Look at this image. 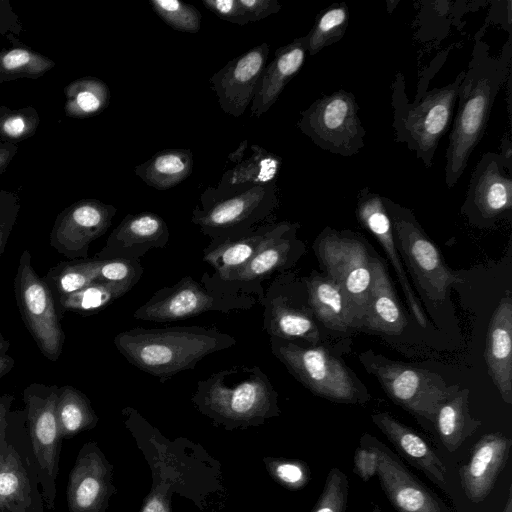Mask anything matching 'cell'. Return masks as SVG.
<instances>
[{"label":"cell","mask_w":512,"mask_h":512,"mask_svg":"<svg viewBox=\"0 0 512 512\" xmlns=\"http://www.w3.org/2000/svg\"><path fill=\"white\" fill-rule=\"evenodd\" d=\"M511 58L510 39L496 56L490 54L482 34L477 33L459 87L458 108L449 134L445 165V182L449 188L457 184L483 137L494 101L510 74Z\"/></svg>","instance_id":"1"},{"label":"cell","mask_w":512,"mask_h":512,"mask_svg":"<svg viewBox=\"0 0 512 512\" xmlns=\"http://www.w3.org/2000/svg\"><path fill=\"white\" fill-rule=\"evenodd\" d=\"M235 344L236 339L230 334L203 326L136 327L114 337L115 347L131 365L161 382Z\"/></svg>","instance_id":"2"},{"label":"cell","mask_w":512,"mask_h":512,"mask_svg":"<svg viewBox=\"0 0 512 512\" xmlns=\"http://www.w3.org/2000/svg\"><path fill=\"white\" fill-rule=\"evenodd\" d=\"M464 71L440 88L418 93L414 102L406 94L404 75L397 72L392 83V127L398 143H405L426 168H431L441 138L447 132Z\"/></svg>","instance_id":"3"},{"label":"cell","mask_w":512,"mask_h":512,"mask_svg":"<svg viewBox=\"0 0 512 512\" xmlns=\"http://www.w3.org/2000/svg\"><path fill=\"white\" fill-rule=\"evenodd\" d=\"M258 299L242 290L221 285L205 272L201 281L190 275L173 286L157 290L133 313V318L157 323H169L199 316L205 312L229 313L249 310Z\"/></svg>","instance_id":"4"},{"label":"cell","mask_w":512,"mask_h":512,"mask_svg":"<svg viewBox=\"0 0 512 512\" xmlns=\"http://www.w3.org/2000/svg\"><path fill=\"white\" fill-rule=\"evenodd\" d=\"M26 414L10 412L0 435V512H47Z\"/></svg>","instance_id":"5"},{"label":"cell","mask_w":512,"mask_h":512,"mask_svg":"<svg viewBox=\"0 0 512 512\" xmlns=\"http://www.w3.org/2000/svg\"><path fill=\"white\" fill-rule=\"evenodd\" d=\"M392 221L396 244L423 298L443 302L452 286L463 282L445 263L440 250L405 207L383 197Z\"/></svg>","instance_id":"6"},{"label":"cell","mask_w":512,"mask_h":512,"mask_svg":"<svg viewBox=\"0 0 512 512\" xmlns=\"http://www.w3.org/2000/svg\"><path fill=\"white\" fill-rule=\"evenodd\" d=\"M387 395L408 412L434 423L438 409L459 390L437 373L389 360L371 351L360 356Z\"/></svg>","instance_id":"7"},{"label":"cell","mask_w":512,"mask_h":512,"mask_svg":"<svg viewBox=\"0 0 512 512\" xmlns=\"http://www.w3.org/2000/svg\"><path fill=\"white\" fill-rule=\"evenodd\" d=\"M277 394L258 366H233L197 382L196 403L235 418L253 417L268 411Z\"/></svg>","instance_id":"8"},{"label":"cell","mask_w":512,"mask_h":512,"mask_svg":"<svg viewBox=\"0 0 512 512\" xmlns=\"http://www.w3.org/2000/svg\"><path fill=\"white\" fill-rule=\"evenodd\" d=\"M59 386L32 383L23 391L26 425L38 467L40 488L48 511L55 508L62 437L56 404Z\"/></svg>","instance_id":"9"},{"label":"cell","mask_w":512,"mask_h":512,"mask_svg":"<svg viewBox=\"0 0 512 512\" xmlns=\"http://www.w3.org/2000/svg\"><path fill=\"white\" fill-rule=\"evenodd\" d=\"M273 355L313 393L341 403H359L360 391L347 367L323 347H302L270 337Z\"/></svg>","instance_id":"10"},{"label":"cell","mask_w":512,"mask_h":512,"mask_svg":"<svg viewBox=\"0 0 512 512\" xmlns=\"http://www.w3.org/2000/svg\"><path fill=\"white\" fill-rule=\"evenodd\" d=\"M358 110L355 96L340 89L303 110L297 126L319 148L350 157L363 148L366 135Z\"/></svg>","instance_id":"11"},{"label":"cell","mask_w":512,"mask_h":512,"mask_svg":"<svg viewBox=\"0 0 512 512\" xmlns=\"http://www.w3.org/2000/svg\"><path fill=\"white\" fill-rule=\"evenodd\" d=\"M316 248L328 276L345 296L353 327H363L372 277L366 247L356 238L329 230L319 237Z\"/></svg>","instance_id":"12"},{"label":"cell","mask_w":512,"mask_h":512,"mask_svg":"<svg viewBox=\"0 0 512 512\" xmlns=\"http://www.w3.org/2000/svg\"><path fill=\"white\" fill-rule=\"evenodd\" d=\"M16 303L30 335L42 355L57 361L63 351L65 333L61 327L55 297L32 266V257L24 250L14 278Z\"/></svg>","instance_id":"13"},{"label":"cell","mask_w":512,"mask_h":512,"mask_svg":"<svg viewBox=\"0 0 512 512\" xmlns=\"http://www.w3.org/2000/svg\"><path fill=\"white\" fill-rule=\"evenodd\" d=\"M278 205L276 182L197 205L191 221L210 239L240 236L270 216Z\"/></svg>","instance_id":"14"},{"label":"cell","mask_w":512,"mask_h":512,"mask_svg":"<svg viewBox=\"0 0 512 512\" xmlns=\"http://www.w3.org/2000/svg\"><path fill=\"white\" fill-rule=\"evenodd\" d=\"M116 207L97 199H80L56 217L50 245L69 260L88 258L90 244L112 224Z\"/></svg>","instance_id":"15"},{"label":"cell","mask_w":512,"mask_h":512,"mask_svg":"<svg viewBox=\"0 0 512 512\" xmlns=\"http://www.w3.org/2000/svg\"><path fill=\"white\" fill-rule=\"evenodd\" d=\"M298 223L281 221L272 223L271 228L249 262L229 281H214L221 285L233 287L251 295L258 300L264 295L261 283L274 273L290 268L300 256L301 242L296 237Z\"/></svg>","instance_id":"16"},{"label":"cell","mask_w":512,"mask_h":512,"mask_svg":"<svg viewBox=\"0 0 512 512\" xmlns=\"http://www.w3.org/2000/svg\"><path fill=\"white\" fill-rule=\"evenodd\" d=\"M270 47L263 42L226 63L210 78L220 108L233 117L245 113L256 95Z\"/></svg>","instance_id":"17"},{"label":"cell","mask_w":512,"mask_h":512,"mask_svg":"<svg viewBox=\"0 0 512 512\" xmlns=\"http://www.w3.org/2000/svg\"><path fill=\"white\" fill-rule=\"evenodd\" d=\"M499 153L487 152L471 174L463 210L481 222H491L512 209V179Z\"/></svg>","instance_id":"18"},{"label":"cell","mask_w":512,"mask_h":512,"mask_svg":"<svg viewBox=\"0 0 512 512\" xmlns=\"http://www.w3.org/2000/svg\"><path fill=\"white\" fill-rule=\"evenodd\" d=\"M169 236L168 226L158 214L148 211L127 214L94 258L140 260L151 249L164 248Z\"/></svg>","instance_id":"19"},{"label":"cell","mask_w":512,"mask_h":512,"mask_svg":"<svg viewBox=\"0 0 512 512\" xmlns=\"http://www.w3.org/2000/svg\"><path fill=\"white\" fill-rule=\"evenodd\" d=\"M258 302L263 306V329L273 338L302 340L312 345L319 341V331L311 313L296 305L286 292L282 277H277Z\"/></svg>","instance_id":"20"},{"label":"cell","mask_w":512,"mask_h":512,"mask_svg":"<svg viewBox=\"0 0 512 512\" xmlns=\"http://www.w3.org/2000/svg\"><path fill=\"white\" fill-rule=\"evenodd\" d=\"M357 217L359 222L375 236L383 247L397 274L411 312L418 324L425 327L427 318L403 269L397 251L392 221L384 205L383 197L372 192L368 187L361 189L358 194Z\"/></svg>","instance_id":"21"},{"label":"cell","mask_w":512,"mask_h":512,"mask_svg":"<svg viewBox=\"0 0 512 512\" xmlns=\"http://www.w3.org/2000/svg\"><path fill=\"white\" fill-rule=\"evenodd\" d=\"M512 440L500 433L486 434L474 445L469 461L459 470L462 488L473 503L491 492L504 468Z\"/></svg>","instance_id":"22"},{"label":"cell","mask_w":512,"mask_h":512,"mask_svg":"<svg viewBox=\"0 0 512 512\" xmlns=\"http://www.w3.org/2000/svg\"><path fill=\"white\" fill-rule=\"evenodd\" d=\"M251 150L252 155L227 170L216 187L210 186L202 192L200 206L276 182L282 158L258 144L251 145Z\"/></svg>","instance_id":"23"},{"label":"cell","mask_w":512,"mask_h":512,"mask_svg":"<svg viewBox=\"0 0 512 512\" xmlns=\"http://www.w3.org/2000/svg\"><path fill=\"white\" fill-rule=\"evenodd\" d=\"M488 373L502 399L512 403V300L499 302L489 322L484 353Z\"/></svg>","instance_id":"24"},{"label":"cell","mask_w":512,"mask_h":512,"mask_svg":"<svg viewBox=\"0 0 512 512\" xmlns=\"http://www.w3.org/2000/svg\"><path fill=\"white\" fill-rule=\"evenodd\" d=\"M377 475L398 512H442L438 501L393 455L377 448Z\"/></svg>","instance_id":"25"},{"label":"cell","mask_w":512,"mask_h":512,"mask_svg":"<svg viewBox=\"0 0 512 512\" xmlns=\"http://www.w3.org/2000/svg\"><path fill=\"white\" fill-rule=\"evenodd\" d=\"M306 52L305 36L276 50L273 60L262 73L256 95L251 102L253 116H262L276 102L285 86L302 68Z\"/></svg>","instance_id":"26"},{"label":"cell","mask_w":512,"mask_h":512,"mask_svg":"<svg viewBox=\"0 0 512 512\" xmlns=\"http://www.w3.org/2000/svg\"><path fill=\"white\" fill-rule=\"evenodd\" d=\"M372 420L404 458L445 489L446 469L423 438L386 412L373 414Z\"/></svg>","instance_id":"27"},{"label":"cell","mask_w":512,"mask_h":512,"mask_svg":"<svg viewBox=\"0 0 512 512\" xmlns=\"http://www.w3.org/2000/svg\"><path fill=\"white\" fill-rule=\"evenodd\" d=\"M272 224H262L236 237L211 239L203 249V261L214 268L217 280L226 282L253 257Z\"/></svg>","instance_id":"28"},{"label":"cell","mask_w":512,"mask_h":512,"mask_svg":"<svg viewBox=\"0 0 512 512\" xmlns=\"http://www.w3.org/2000/svg\"><path fill=\"white\" fill-rule=\"evenodd\" d=\"M371 285L365 328L385 334H400L407 325L389 275L378 259L370 260Z\"/></svg>","instance_id":"29"},{"label":"cell","mask_w":512,"mask_h":512,"mask_svg":"<svg viewBox=\"0 0 512 512\" xmlns=\"http://www.w3.org/2000/svg\"><path fill=\"white\" fill-rule=\"evenodd\" d=\"M101 461L91 445L80 450L71 469L66 499L68 512H96L102 497Z\"/></svg>","instance_id":"30"},{"label":"cell","mask_w":512,"mask_h":512,"mask_svg":"<svg viewBox=\"0 0 512 512\" xmlns=\"http://www.w3.org/2000/svg\"><path fill=\"white\" fill-rule=\"evenodd\" d=\"M305 284L308 305L326 327L340 332L353 327L345 296L333 279L311 275Z\"/></svg>","instance_id":"31"},{"label":"cell","mask_w":512,"mask_h":512,"mask_svg":"<svg viewBox=\"0 0 512 512\" xmlns=\"http://www.w3.org/2000/svg\"><path fill=\"white\" fill-rule=\"evenodd\" d=\"M193 169V154L189 149H164L138 165L134 173L144 183L157 190L170 189L186 178Z\"/></svg>","instance_id":"32"},{"label":"cell","mask_w":512,"mask_h":512,"mask_svg":"<svg viewBox=\"0 0 512 512\" xmlns=\"http://www.w3.org/2000/svg\"><path fill=\"white\" fill-rule=\"evenodd\" d=\"M469 389L458 390L438 409L434 423L439 437L450 451H456L481 425V421L470 415L468 407Z\"/></svg>","instance_id":"33"},{"label":"cell","mask_w":512,"mask_h":512,"mask_svg":"<svg viewBox=\"0 0 512 512\" xmlns=\"http://www.w3.org/2000/svg\"><path fill=\"white\" fill-rule=\"evenodd\" d=\"M11 48L0 50V83L38 79L55 67V62L8 34Z\"/></svg>","instance_id":"34"},{"label":"cell","mask_w":512,"mask_h":512,"mask_svg":"<svg viewBox=\"0 0 512 512\" xmlns=\"http://www.w3.org/2000/svg\"><path fill=\"white\" fill-rule=\"evenodd\" d=\"M64 113L67 117L86 119L103 112L110 103V89L99 78L85 76L64 88Z\"/></svg>","instance_id":"35"},{"label":"cell","mask_w":512,"mask_h":512,"mask_svg":"<svg viewBox=\"0 0 512 512\" xmlns=\"http://www.w3.org/2000/svg\"><path fill=\"white\" fill-rule=\"evenodd\" d=\"M134 286L124 283L94 281L74 293L55 298L59 318L64 312L88 316L105 309Z\"/></svg>","instance_id":"36"},{"label":"cell","mask_w":512,"mask_h":512,"mask_svg":"<svg viewBox=\"0 0 512 512\" xmlns=\"http://www.w3.org/2000/svg\"><path fill=\"white\" fill-rule=\"evenodd\" d=\"M56 413L63 440L93 427L97 419L88 397L71 385L59 387Z\"/></svg>","instance_id":"37"},{"label":"cell","mask_w":512,"mask_h":512,"mask_svg":"<svg viewBox=\"0 0 512 512\" xmlns=\"http://www.w3.org/2000/svg\"><path fill=\"white\" fill-rule=\"evenodd\" d=\"M100 260L96 258L61 261L43 277L54 297L68 295L97 280Z\"/></svg>","instance_id":"38"},{"label":"cell","mask_w":512,"mask_h":512,"mask_svg":"<svg viewBox=\"0 0 512 512\" xmlns=\"http://www.w3.org/2000/svg\"><path fill=\"white\" fill-rule=\"evenodd\" d=\"M349 22V10L345 2L334 3L320 13L306 37L307 52L314 56L344 36Z\"/></svg>","instance_id":"39"},{"label":"cell","mask_w":512,"mask_h":512,"mask_svg":"<svg viewBox=\"0 0 512 512\" xmlns=\"http://www.w3.org/2000/svg\"><path fill=\"white\" fill-rule=\"evenodd\" d=\"M40 124L38 111L32 106L11 109L0 105L1 142L17 144L36 133Z\"/></svg>","instance_id":"40"},{"label":"cell","mask_w":512,"mask_h":512,"mask_svg":"<svg viewBox=\"0 0 512 512\" xmlns=\"http://www.w3.org/2000/svg\"><path fill=\"white\" fill-rule=\"evenodd\" d=\"M153 11L168 26L181 32L197 33L202 15L193 5L179 0H149Z\"/></svg>","instance_id":"41"},{"label":"cell","mask_w":512,"mask_h":512,"mask_svg":"<svg viewBox=\"0 0 512 512\" xmlns=\"http://www.w3.org/2000/svg\"><path fill=\"white\" fill-rule=\"evenodd\" d=\"M348 499V481L338 468H332L327 476L324 490L313 512H345Z\"/></svg>","instance_id":"42"},{"label":"cell","mask_w":512,"mask_h":512,"mask_svg":"<svg viewBox=\"0 0 512 512\" xmlns=\"http://www.w3.org/2000/svg\"><path fill=\"white\" fill-rule=\"evenodd\" d=\"M99 260L100 265L96 281L124 283L135 286L144 272L139 260L124 258Z\"/></svg>","instance_id":"43"},{"label":"cell","mask_w":512,"mask_h":512,"mask_svg":"<svg viewBox=\"0 0 512 512\" xmlns=\"http://www.w3.org/2000/svg\"><path fill=\"white\" fill-rule=\"evenodd\" d=\"M20 211V199L15 192L0 190V259Z\"/></svg>","instance_id":"44"},{"label":"cell","mask_w":512,"mask_h":512,"mask_svg":"<svg viewBox=\"0 0 512 512\" xmlns=\"http://www.w3.org/2000/svg\"><path fill=\"white\" fill-rule=\"evenodd\" d=\"M202 4L222 20L240 26L249 23L239 0H202Z\"/></svg>","instance_id":"45"},{"label":"cell","mask_w":512,"mask_h":512,"mask_svg":"<svg viewBox=\"0 0 512 512\" xmlns=\"http://www.w3.org/2000/svg\"><path fill=\"white\" fill-rule=\"evenodd\" d=\"M378 469V452L376 447H359L354 455L355 473L363 480L368 481Z\"/></svg>","instance_id":"46"},{"label":"cell","mask_w":512,"mask_h":512,"mask_svg":"<svg viewBox=\"0 0 512 512\" xmlns=\"http://www.w3.org/2000/svg\"><path fill=\"white\" fill-rule=\"evenodd\" d=\"M248 22H256L277 13L281 5L277 0H239Z\"/></svg>","instance_id":"47"},{"label":"cell","mask_w":512,"mask_h":512,"mask_svg":"<svg viewBox=\"0 0 512 512\" xmlns=\"http://www.w3.org/2000/svg\"><path fill=\"white\" fill-rule=\"evenodd\" d=\"M24 27L8 0H0V34L19 35Z\"/></svg>","instance_id":"48"},{"label":"cell","mask_w":512,"mask_h":512,"mask_svg":"<svg viewBox=\"0 0 512 512\" xmlns=\"http://www.w3.org/2000/svg\"><path fill=\"white\" fill-rule=\"evenodd\" d=\"M278 476L290 484L300 483L304 479L303 470L296 464H281L277 468Z\"/></svg>","instance_id":"49"},{"label":"cell","mask_w":512,"mask_h":512,"mask_svg":"<svg viewBox=\"0 0 512 512\" xmlns=\"http://www.w3.org/2000/svg\"><path fill=\"white\" fill-rule=\"evenodd\" d=\"M17 151V144L0 141V176L6 171Z\"/></svg>","instance_id":"50"},{"label":"cell","mask_w":512,"mask_h":512,"mask_svg":"<svg viewBox=\"0 0 512 512\" xmlns=\"http://www.w3.org/2000/svg\"><path fill=\"white\" fill-rule=\"evenodd\" d=\"M13 401L14 397L11 394L0 395V435L3 433L7 426L8 417L11 412L10 409Z\"/></svg>","instance_id":"51"},{"label":"cell","mask_w":512,"mask_h":512,"mask_svg":"<svg viewBox=\"0 0 512 512\" xmlns=\"http://www.w3.org/2000/svg\"><path fill=\"white\" fill-rule=\"evenodd\" d=\"M15 360L9 355H0V379L8 374L14 367Z\"/></svg>","instance_id":"52"},{"label":"cell","mask_w":512,"mask_h":512,"mask_svg":"<svg viewBox=\"0 0 512 512\" xmlns=\"http://www.w3.org/2000/svg\"><path fill=\"white\" fill-rule=\"evenodd\" d=\"M247 144H248L247 140L242 141L239 144L238 148L228 155V159L230 161L236 162V163L241 162L244 159L243 157L245 154V150L247 148Z\"/></svg>","instance_id":"53"},{"label":"cell","mask_w":512,"mask_h":512,"mask_svg":"<svg viewBox=\"0 0 512 512\" xmlns=\"http://www.w3.org/2000/svg\"><path fill=\"white\" fill-rule=\"evenodd\" d=\"M143 512H165L162 503L156 499L151 500L144 508Z\"/></svg>","instance_id":"54"},{"label":"cell","mask_w":512,"mask_h":512,"mask_svg":"<svg viewBox=\"0 0 512 512\" xmlns=\"http://www.w3.org/2000/svg\"><path fill=\"white\" fill-rule=\"evenodd\" d=\"M10 347V343L6 340L0 332V355H5Z\"/></svg>","instance_id":"55"},{"label":"cell","mask_w":512,"mask_h":512,"mask_svg":"<svg viewBox=\"0 0 512 512\" xmlns=\"http://www.w3.org/2000/svg\"><path fill=\"white\" fill-rule=\"evenodd\" d=\"M503 512H512V495H511V488L509 489L508 499H507V502H506V505H505V508H504Z\"/></svg>","instance_id":"56"}]
</instances>
